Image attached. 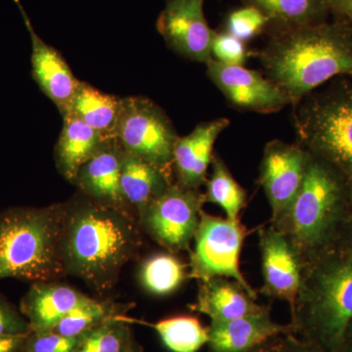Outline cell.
I'll return each mask as SVG.
<instances>
[{
    "label": "cell",
    "instance_id": "6da1fadb",
    "mask_svg": "<svg viewBox=\"0 0 352 352\" xmlns=\"http://www.w3.org/2000/svg\"><path fill=\"white\" fill-rule=\"evenodd\" d=\"M140 247V231L133 215L87 197L65 205L61 245L65 271L95 291L112 288Z\"/></svg>",
    "mask_w": 352,
    "mask_h": 352
},
{
    "label": "cell",
    "instance_id": "7a4b0ae2",
    "mask_svg": "<svg viewBox=\"0 0 352 352\" xmlns=\"http://www.w3.org/2000/svg\"><path fill=\"white\" fill-rule=\"evenodd\" d=\"M258 56L295 106L332 78L352 76V25L335 19L272 32Z\"/></svg>",
    "mask_w": 352,
    "mask_h": 352
},
{
    "label": "cell",
    "instance_id": "3957f363",
    "mask_svg": "<svg viewBox=\"0 0 352 352\" xmlns=\"http://www.w3.org/2000/svg\"><path fill=\"white\" fill-rule=\"evenodd\" d=\"M351 214V185L330 164L309 153L298 195L271 226L284 234L303 267L339 245Z\"/></svg>",
    "mask_w": 352,
    "mask_h": 352
},
{
    "label": "cell",
    "instance_id": "277c9868",
    "mask_svg": "<svg viewBox=\"0 0 352 352\" xmlns=\"http://www.w3.org/2000/svg\"><path fill=\"white\" fill-rule=\"evenodd\" d=\"M291 324L295 335L339 352L352 319V250L333 248L302 267Z\"/></svg>",
    "mask_w": 352,
    "mask_h": 352
},
{
    "label": "cell",
    "instance_id": "5b68a950",
    "mask_svg": "<svg viewBox=\"0 0 352 352\" xmlns=\"http://www.w3.org/2000/svg\"><path fill=\"white\" fill-rule=\"evenodd\" d=\"M65 205L0 210V280L38 283L66 274L61 245Z\"/></svg>",
    "mask_w": 352,
    "mask_h": 352
},
{
    "label": "cell",
    "instance_id": "8992f818",
    "mask_svg": "<svg viewBox=\"0 0 352 352\" xmlns=\"http://www.w3.org/2000/svg\"><path fill=\"white\" fill-rule=\"evenodd\" d=\"M295 107L298 144L330 164L352 187V82L336 80Z\"/></svg>",
    "mask_w": 352,
    "mask_h": 352
},
{
    "label": "cell",
    "instance_id": "52a82bcc",
    "mask_svg": "<svg viewBox=\"0 0 352 352\" xmlns=\"http://www.w3.org/2000/svg\"><path fill=\"white\" fill-rule=\"evenodd\" d=\"M178 138L168 116L154 102L141 96L122 98L116 139L124 151L170 175Z\"/></svg>",
    "mask_w": 352,
    "mask_h": 352
},
{
    "label": "cell",
    "instance_id": "ba28073f",
    "mask_svg": "<svg viewBox=\"0 0 352 352\" xmlns=\"http://www.w3.org/2000/svg\"><path fill=\"white\" fill-rule=\"evenodd\" d=\"M247 234L240 220L222 219L203 210L194 236L195 248L190 258V276L201 282L220 277L232 279L256 300L258 294L240 270L241 252Z\"/></svg>",
    "mask_w": 352,
    "mask_h": 352
},
{
    "label": "cell",
    "instance_id": "9c48e42d",
    "mask_svg": "<svg viewBox=\"0 0 352 352\" xmlns=\"http://www.w3.org/2000/svg\"><path fill=\"white\" fill-rule=\"evenodd\" d=\"M205 203V196L199 190L173 183L146 208L139 224L168 251H186L198 229Z\"/></svg>",
    "mask_w": 352,
    "mask_h": 352
},
{
    "label": "cell",
    "instance_id": "30bf717a",
    "mask_svg": "<svg viewBox=\"0 0 352 352\" xmlns=\"http://www.w3.org/2000/svg\"><path fill=\"white\" fill-rule=\"evenodd\" d=\"M309 152L300 144L270 141L264 149L259 184L270 201L271 223L281 219L295 200L302 186Z\"/></svg>",
    "mask_w": 352,
    "mask_h": 352
},
{
    "label": "cell",
    "instance_id": "8fae6325",
    "mask_svg": "<svg viewBox=\"0 0 352 352\" xmlns=\"http://www.w3.org/2000/svg\"><path fill=\"white\" fill-rule=\"evenodd\" d=\"M205 0H166L157 20L164 41L182 56L207 64L212 59V36L204 12Z\"/></svg>",
    "mask_w": 352,
    "mask_h": 352
},
{
    "label": "cell",
    "instance_id": "7c38bea8",
    "mask_svg": "<svg viewBox=\"0 0 352 352\" xmlns=\"http://www.w3.org/2000/svg\"><path fill=\"white\" fill-rule=\"evenodd\" d=\"M207 69L210 80L235 108L270 113L289 104L281 89L258 72L219 63L214 59L208 62Z\"/></svg>",
    "mask_w": 352,
    "mask_h": 352
},
{
    "label": "cell",
    "instance_id": "4fadbf2b",
    "mask_svg": "<svg viewBox=\"0 0 352 352\" xmlns=\"http://www.w3.org/2000/svg\"><path fill=\"white\" fill-rule=\"evenodd\" d=\"M264 295L286 300L291 310L302 283V266L284 234L272 226L259 231Z\"/></svg>",
    "mask_w": 352,
    "mask_h": 352
},
{
    "label": "cell",
    "instance_id": "5bb4252c",
    "mask_svg": "<svg viewBox=\"0 0 352 352\" xmlns=\"http://www.w3.org/2000/svg\"><path fill=\"white\" fill-rule=\"evenodd\" d=\"M19 8L32 41V73L41 91L56 105L62 116L68 113L74 95L80 80L61 53L43 41L34 31L31 19L21 3L14 0Z\"/></svg>",
    "mask_w": 352,
    "mask_h": 352
},
{
    "label": "cell",
    "instance_id": "9a60e30c",
    "mask_svg": "<svg viewBox=\"0 0 352 352\" xmlns=\"http://www.w3.org/2000/svg\"><path fill=\"white\" fill-rule=\"evenodd\" d=\"M124 155L119 141L110 139L80 166L75 184L87 198L132 214L120 187Z\"/></svg>",
    "mask_w": 352,
    "mask_h": 352
},
{
    "label": "cell",
    "instance_id": "2e32d148",
    "mask_svg": "<svg viewBox=\"0 0 352 352\" xmlns=\"http://www.w3.org/2000/svg\"><path fill=\"white\" fill-rule=\"evenodd\" d=\"M229 124L228 119L219 118L201 122L188 135L178 138L173 161L176 184L183 188L199 190L207 182L215 141Z\"/></svg>",
    "mask_w": 352,
    "mask_h": 352
},
{
    "label": "cell",
    "instance_id": "e0dca14e",
    "mask_svg": "<svg viewBox=\"0 0 352 352\" xmlns=\"http://www.w3.org/2000/svg\"><path fill=\"white\" fill-rule=\"evenodd\" d=\"M95 300L68 285L32 283L21 300L20 311L29 322L32 332L52 330L66 315Z\"/></svg>",
    "mask_w": 352,
    "mask_h": 352
},
{
    "label": "cell",
    "instance_id": "ac0fdd59",
    "mask_svg": "<svg viewBox=\"0 0 352 352\" xmlns=\"http://www.w3.org/2000/svg\"><path fill=\"white\" fill-rule=\"evenodd\" d=\"M286 335H295L293 325L273 321L267 311L230 321L212 322L208 344L212 352H247Z\"/></svg>",
    "mask_w": 352,
    "mask_h": 352
},
{
    "label": "cell",
    "instance_id": "d6986e66",
    "mask_svg": "<svg viewBox=\"0 0 352 352\" xmlns=\"http://www.w3.org/2000/svg\"><path fill=\"white\" fill-rule=\"evenodd\" d=\"M193 309L207 315L212 322H226L270 311L256 302L242 285L228 278L201 282Z\"/></svg>",
    "mask_w": 352,
    "mask_h": 352
},
{
    "label": "cell",
    "instance_id": "ffe728a7",
    "mask_svg": "<svg viewBox=\"0 0 352 352\" xmlns=\"http://www.w3.org/2000/svg\"><path fill=\"white\" fill-rule=\"evenodd\" d=\"M64 124L55 148L60 173L75 184L80 166L94 157L108 140L74 116H64Z\"/></svg>",
    "mask_w": 352,
    "mask_h": 352
},
{
    "label": "cell",
    "instance_id": "44dd1931",
    "mask_svg": "<svg viewBox=\"0 0 352 352\" xmlns=\"http://www.w3.org/2000/svg\"><path fill=\"white\" fill-rule=\"evenodd\" d=\"M173 183L170 173L124 151L120 187L127 206L138 219L146 208Z\"/></svg>",
    "mask_w": 352,
    "mask_h": 352
},
{
    "label": "cell",
    "instance_id": "7402d4cb",
    "mask_svg": "<svg viewBox=\"0 0 352 352\" xmlns=\"http://www.w3.org/2000/svg\"><path fill=\"white\" fill-rule=\"evenodd\" d=\"M122 105V98L105 94L80 80L66 115L69 113L82 120L104 138L113 139L116 138Z\"/></svg>",
    "mask_w": 352,
    "mask_h": 352
},
{
    "label": "cell",
    "instance_id": "603a6c76",
    "mask_svg": "<svg viewBox=\"0 0 352 352\" xmlns=\"http://www.w3.org/2000/svg\"><path fill=\"white\" fill-rule=\"evenodd\" d=\"M270 20L271 34L326 22L331 15L328 0H241Z\"/></svg>",
    "mask_w": 352,
    "mask_h": 352
},
{
    "label": "cell",
    "instance_id": "cb8c5ba5",
    "mask_svg": "<svg viewBox=\"0 0 352 352\" xmlns=\"http://www.w3.org/2000/svg\"><path fill=\"white\" fill-rule=\"evenodd\" d=\"M139 277L146 291L152 295L168 296L184 283L186 266L173 254H155L143 263Z\"/></svg>",
    "mask_w": 352,
    "mask_h": 352
},
{
    "label": "cell",
    "instance_id": "d4e9b609",
    "mask_svg": "<svg viewBox=\"0 0 352 352\" xmlns=\"http://www.w3.org/2000/svg\"><path fill=\"white\" fill-rule=\"evenodd\" d=\"M212 173L206 182L205 201L219 206L226 212V219L239 220L241 212L247 204V192L236 182L221 157L212 159Z\"/></svg>",
    "mask_w": 352,
    "mask_h": 352
},
{
    "label": "cell",
    "instance_id": "484cf974",
    "mask_svg": "<svg viewBox=\"0 0 352 352\" xmlns=\"http://www.w3.org/2000/svg\"><path fill=\"white\" fill-rule=\"evenodd\" d=\"M164 346L171 352H197L208 344V328L188 315L170 317L153 324Z\"/></svg>",
    "mask_w": 352,
    "mask_h": 352
},
{
    "label": "cell",
    "instance_id": "4316f807",
    "mask_svg": "<svg viewBox=\"0 0 352 352\" xmlns=\"http://www.w3.org/2000/svg\"><path fill=\"white\" fill-rule=\"evenodd\" d=\"M75 352H135L131 329L120 317L80 336Z\"/></svg>",
    "mask_w": 352,
    "mask_h": 352
},
{
    "label": "cell",
    "instance_id": "83f0119b",
    "mask_svg": "<svg viewBox=\"0 0 352 352\" xmlns=\"http://www.w3.org/2000/svg\"><path fill=\"white\" fill-rule=\"evenodd\" d=\"M116 305L95 300L69 312L50 331L65 337H78L110 319L120 317Z\"/></svg>",
    "mask_w": 352,
    "mask_h": 352
},
{
    "label": "cell",
    "instance_id": "f1b7e54d",
    "mask_svg": "<svg viewBox=\"0 0 352 352\" xmlns=\"http://www.w3.org/2000/svg\"><path fill=\"white\" fill-rule=\"evenodd\" d=\"M270 20L258 9L245 6L234 10L226 19V32L241 41H250L268 29Z\"/></svg>",
    "mask_w": 352,
    "mask_h": 352
},
{
    "label": "cell",
    "instance_id": "f546056e",
    "mask_svg": "<svg viewBox=\"0 0 352 352\" xmlns=\"http://www.w3.org/2000/svg\"><path fill=\"white\" fill-rule=\"evenodd\" d=\"M212 59L219 63L244 66L248 58V50L244 41L229 32H214L212 48Z\"/></svg>",
    "mask_w": 352,
    "mask_h": 352
},
{
    "label": "cell",
    "instance_id": "4dcf8cb0",
    "mask_svg": "<svg viewBox=\"0 0 352 352\" xmlns=\"http://www.w3.org/2000/svg\"><path fill=\"white\" fill-rule=\"evenodd\" d=\"M80 336L65 337L52 331L32 332L25 340L23 352H75Z\"/></svg>",
    "mask_w": 352,
    "mask_h": 352
},
{
    "label": "cell",
    "instance_id": "1f68e13d",
    "mask_svg": "<svg viewBox=\"0 0 352 352\" xmlns=\"http://www.w3.org/2000/svg\"><path fill=\"white\" fill-rule=\"evenodd\" d=\"M31 333L29 322L22 312L0 296V337L25 336Z\"/></svg>",
    "mask_w": 352,
    "mask_h": 352
},
{
    "label": "cell",
    "instance_id": "d6a6232c",
    "mask_svg": "<svg viewBox=\"0 0 352 352\" xmlns=\"http://www.w3.org/2000/svg\"><path fill=\"white\" fill-rule=\"evenodd\" d=\"M287 352H333L325 347L296 337V335L286 336Z\"/></svg>",
    "mask_w": 352,
    "mask_h": 352
},
{
    "label": "cell",
    "instance_id": "836d02e7",
    "mask_svg": "<svg viewBox=\"0 0 352 352\" xmlns=\"http://www.w3.org/2000/svg\"><path fill=\"white\" fill-rule=\"evenodd\" d=\"M329 7L335 19L344 20L352 25V0H333Z\"/></svg>",
    "mask_w": 352,
    "mask_h": 352
},
{
    "label": "cell",
    "instance_id": "e575fe53",
    "mask_svg": "<svg viewBox=\"0 0 352 352\" xmlns=\"http://www.w3.org/2000/svg\"><path fill=\"white\" fill-rule=\"evenodd\" d=\"M27 337L28 335L0 337V352H23Z\"/></svg>",
    "mask_w": 352,
    "mask_h": 352
},
{
    "label": "cell",
    "instance_id": "d590c367",
    "mask_svg": "<svg viewBox=\"0 0 352 352\" xmlns=\"http://www.w3.org/2000/svg\"><path fill=\"white\" fill-rule=\"evenodd\" d=\"M286 336L268 340L247 352H287Z\"/></svg>",
    "mask_w": 352,
    "mask_h": 352
},
{
    "label": "cell",
    "instance_id": "8d00e7d4",
    "mask_svg": "<svg viewBox=\"0 0 352 352\" xmlns=\"http://www.w3.org/2000/svg\"><path fill=\"white\" fill-rule=\"evenodd\" d=\"M339 352H352V319L344 331Z\"/></svg>",
    "mask_w": 352,
    "mask_h": 352
},
{
    "label": "cell",
    "instance_id": "74e56055",
    "mask_svg": "<svg viewBox=\"0 0 352 352\" xmlns=\"http://www.w3.org/2000/svg\"><path fill=\"white\" fill-rule=\"evenodd\" d=\"M339 245L352 250V214L349 222H347L346 228H344L342 238H340Z\"/></svg>",
    "mask_w": 352,
    "mask_h": 352
},
{
    "label": "cell",
    "instance_id": "f35d334b",
    "mask_svg": "<svg viewBox=\"0 0 352 352\" xmlns=\"http://www.w3.org/2000/svg\"><path fill=\"white\" fill-rule=\"evenodd\" d=\"M332 1H333V0H328L329 6H330L331 2H332ZM329 8H330V7H329Z\"/></svg>",
    "mask_w": 352,
    "mask_h": 352
}]
</instances>
